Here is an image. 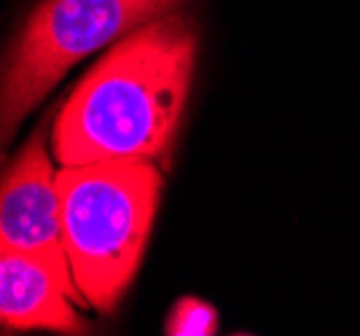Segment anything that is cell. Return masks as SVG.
Returning <instances> with one entry per match:
<instances>
[{
	"instance_id": "6da1fadb",
	"label": "cell",
	"mask_w": 360,
	"mask_h": 336,
	"mask_svg": "<svg viewBox=\"0 0 360 336\" xmlns=\"http://www.w3.org/2000/svg\"><path fill=\"white\" fill-rule=\"evenodd\" d=\"M196 60V32L183 16H162L121 38L78 81L54 122L60 167L162 159L178 122Z\"/></svg>"
},
{
	"instance_id": "7a4b0ae2",
	"label": "cell",
	"mask_w": 360,
	"mask_h": 336,
	"mask_svg": "<svg viewBox=\"0 0 360 336\" xmlns=\"http://www.w3.org/2000/svg\"><path fill=\"white\" fill-rule=\"evenodd\" d=\"M62 240L81 296L110 312L132 283L162 194L150 159L70 164L57 172Z\"/></svg>"
},
{
	"instance_id": "3957f363",
	"label": "cell",
	"mask_w": 360,
	"mask_h": 336,
	"mask_svg": "<svg viewBox=\"0 0 360 336\" xmlns=\"http://www.w3.org/2000/svg\"><path fill=\"white\" fill-rule=\"evenodd\" d=\"M186 0H41L19 32L3 70V140L51 92L75 62Z\"/></svg>"
},
{
	"instance_id": "277c9868",
	"label": "cell",
	"mask_w": 360,
	"mask_h": 336,
	"mask_svg": "<svg viewBox=\"0 0 360 336\" xmlns=\"http://www.w3.org/2000/svg\"><path fill=\"white\" fill-rule=\"evenodd\" d=\"M70 299L81 302L68 256L41 250H0V323L6 331L49 328L78 334L84 321Z\"/></svg>"
},
{
	"instance_id": "5b68a950",
	"label": "cell",
	"mask_w": 360,
	"mask_h": 336,
	"mask_svg": "<svg viewBox=\"0 0 360 336\" xmlns=\"http://www.w3.org/2000/svg\"><path fill=\"white\" fill-rule=\"evenodd\" d=\"M0 245L11 250L68 256L62 240L60 183L46 153V127L32 135L3 175Z\"/></svg>"
},
{
	"instance_id": "8992f818",
	"label": "cell",
	"mask_w": 360,
	"mask_h": 336,
	"mask_svg": "<svg viewBox=\"0 0 360 336\" xmlns=\"http://www.w3.org/2000/svg\"><path fill=\"white\" fill-rule=\"evenodd\" d=\"M215 331H218L215 306L199 302L194 296L175 302L165 321V334L169 336H210Z\"/></svg>"
}]
</instances>
